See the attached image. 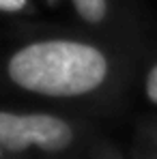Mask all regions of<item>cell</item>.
Here are the masks:
<instances>
[{
  "instance_id": "1",
  "label": "cell",
  "mask_w": 157,
  "mask_h": 159,
  "mask_svg": "<svg viewBox=\"0 0 157 159\" xmlns=\"http://www.w3.org/2000/svg\"><path fill=\"white\" fill-rule=\"evenodd\" d=\"M108 54L78 39H41L17 48L7 58V78L30 95L76 99L97 93L110 78Z\"/></svg>"
},
{
  "instance_id": "2",
  "label": "cell",
  "mask_w": 157,
  "mask_h": 159,
  "mask_svg": "<svg viewBox=\"0 0 157 159\" xmlns=\"http://www.w3.org/2000/svg\"><path fill=\"white\" fill-rule=\"evenodd\" d=\"M73 142V127L69 120L45 114L30 112L17 114L0 110V148L11 153H22L37 146L45 153H58L69 148Z\"/></svg>"
},
{
  "instance_id": "3",
  "label": "cell",
  "mask_w": 157,
  "mask_h": 159,
  "mask_svg": "<svg viewBox=\"0 0 157 159\" xmlns=\"http://www.w3.org/2000/svg\"><path fill=\"white\" fill-rule=\"evenodd\" d=\"M71 4L76 15L90 26L104 24L108 17V0H71Z\"/></svg>"
},
{
  "instance_id": "4",
  "label": "cell",
  "mask_w": 157,
  "mask_h": 159,
  "mask_svg": "<svg viewBox=\"0 0 157 159\" xmlns=\"http://www.w3.org/2000/svg\"><path fill=\"white\" fill-rule=\"evenodd\" d=\"M144 95L151 103L157 106V62L149 69L146 73V80H144Z\"/></svg>"
},
{
  "instance_id": "5",
  "label": "cell",
  "mask_w": 157,
  "mask_h": 159,
  "mask_svg": "<svg viewBox=\"0 0 157 159\" xmlns=\"http://www.w3.org/2000/svg\"><path fill=\"white\" fill-rule=\"evenodd\" d=\"M30 0H0V11L2 13H22L28 9Z\"/></svg>"
},
{
  "instance_id": "6",
  "label": "cell",
  "mask_w": 157,
  "mask_h": 159,
  "mask_svg": "<svg viewBox=\"0 0 157 159\" xmlns=\"http://www.w3.org/2000/svg\"><path fill=\"white\" fill-rule=\"evenodd\" d=\"M0 159H2V148H0Z\"/></svg>"
},
{
  "instance_id": "7",
  "label": "cell",
  "mask_w": 157,
  "mask_h": 159,
  "mask_svg": "<svg viewBox=\"0 0 157 159\" xmlns=\"http://www.w3.org/2000/svg\"><path fill=\"white\" fill-rule=\"evenodd\" d=\"M52 2H56V0H52Z\"/></svg>"
}]
</instances>
